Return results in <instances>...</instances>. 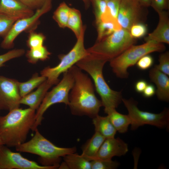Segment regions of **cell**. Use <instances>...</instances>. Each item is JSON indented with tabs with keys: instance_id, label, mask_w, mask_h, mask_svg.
<instances>
[{
	"instance_id": "obj_14",
	"label": "cell",
	"mask_w": 169,
	"mask_h": 169,
	"mask_svg": "<svg viewBox=\"0 0 169 169\" xmlns=\"http://www.w3.org/2000/svg\"><path fill=\"white\" fill-rule=\"evenodd\" d=\"M128 150V144L119 137L106 138L93 160L112 159L114 156L125 155Z\"/></svg>"
},
{
	"instance_id": "obj_40",
	"label": "cell",
	"mask_w": 169,
	"mask_h": 169,
	"mask_svg": "<svg viewBox=\"0 0 169 169\" xmlns=\"http://www.w3.org/2000/svg\"><path fill=\"white\" fill-rule=\"evenodd\" d=\"M147 84L146 80L143 79H140L137 81L135 84V90L138 93H142Z\"/></svg>"
},
{
	"instance_id": "obj_18",
	"label": "cell",
	"mask_w": 169,
	"mask_h": 169,
	"mask_svg": "<svg viewBox=\"0 0 169 169\" xmlns=\"http://www.w3.org/2000/svg\"><path fill=\"white\" fill-rule=\"evenodd\" d=\"M54 84L46 79L36 90L21 97L20 104H23L36 110L39 107L48 90Z\"/></svg>"
},
{
	"instance_id": "obj_31",
	"label": "cell",
	"mask_w": 169,
	"mask_h": 169,
	"mask_svg": "<svg viewBox=\"0 0 169 169\" xmlns=\"http://www.w3.org/2000/svg\"><path fill=\"white\" fill-rule=\"evenodd\" d=\"M18 19L0 13V36L4 37Z\"/></svg>"
},
{
	"instance_id": "obj_22",
	"label": "cell",
	"mask_w": 169,
	"mask_h": 169,
	"mask_svg": "<svg viewBox=\"0 0 169 169\" xmlns=\"http://www.w3.org/2000/svg\"><path fill=\"white\" fill-rule=\"evenodd\" d=\"M106 114L111 123L117 131L120 133L126 132L131 124V120L128 115L121 114L116 109L108 112Z\"/></svg>"
},
{
	"instance_id": "obj_37",
	"label": "cell",
	"mask_w": 169,
	"mask_h": 169,
	"mask_svg": "<svg viewBox=\"0 0 169 169\" xmlns=\"http://www.w3.org/2000/svg\"><path fill=\"white\" fill-rule=\"evenodd\" d=\"M150 6L158 13L169 9V0H151Z\"/></svg>"
},
{
	"instance_id": "obj_9",
	"label": "cell",
	"mask_w": 169,
	"mask_h": 169,
	"mask_svg": "<svg viewBox=\"0 0 169 169\" xmlns=\"http://www.w3.org/2000/svg\"><path fill=\"white\" fill-rule=\"evenodd\" d=\"M123 102L131 120V130L133 131L145 125L168 129L169 127V110L165 108L159 113L156 114L139 109L138 102L133 98H123Z\"/></svg>"
},
{
	"instance_id": "obj_23",
	"label": "cell",
	"mask_w": 169,
	"mask_h": 169,
	"mask_svg": "<svg viewBox=\"0 0 169 169\" xmlns=\"http://www.w3.org/2000/svg\"><path fill=\"white\" fill-rule=\"evenodd\" d=\"M46 79L45 77L41 75L39 76L36 73L28 81L24 82H18V88L21 97L30 93Z\"/></svg>"
},
{
	"instance_id": "obj_43",
	"label": "cell",
	"mask_w": 169,
	"mask_h": 169,
	"mask_svg": "<svg viewBox=\"0 0 169 169\" xmlns=\"http://www.w3.org/2000/svg\"><path fill=\"white\" fill-rule=\"evenodd\" d=\"M0 144H3L0 139Z\"/></svg>"
},
{
	"instance_id": "obj_16",
	"label": "cell",
	"mask_w": 169,
	"mask_h": 169,
	"mask_svg": "<svg viewBox=\"0 0 169 169\" xmlns=\"http://www.w3.org/2000/svg\"><path fill=\"white\" fill-rule=\"evenodd\" d=\"M159 20L156 29L144 38L146 42L153 41L169 44V13L166 10L158 13Z\"/></svg>"
},
{
	"instance_id": "obj_7",
	"label": "cell",
	"mask_w": 169,
	"mask_h": 169,
	"mask_svg": "<svg viewBox=\"0 0 169 169\" xmlns=\"http://www.w3.org/2000/svg\"><path fill=\"white\" fill-rule=\"evenodd\" d=\"M85 28V26H83L80 34L72 49L66 54L59 55V63L53 67H47L44 68L41 72V75L56 84L59 82L58 77L61 74L68 70L79 60L90 54L84 45Z\"/></svg>"
},
{
	"instance_id": "obj_27",
	"label": "cell",
	"mask_w": 169,
	"mask_h": 169,
	"mask_svg": "<svg viewBox=\"0 0 169 169\" xmlns=\"http://www.w3.org/2000/svg\"><path fill=\"white\" fill-rule=\"evenodd\" d=\"M70 8L64 2L60 3L54 13L53 18L59 26L67 27Z\"/></svg>"
},
{
	"instance_id": "obj_17",
	"label": "cell",
	"mask_w": 169,
	"mask_h": 169,
	"mask_svg": "<svg viewBox=\"0 0 169 169\" xmlns=\"http://www.w3.org/2000/svg\"><path fill=\"white\" fill-rule=\"evenodd\" d=\"M151 81L156 85V93L160 100L168 102L169 100V78L168 75L162 73L155 67L149 72Z\"/></svg>"
},
{
	"instance_id": "obj_32",
	"label": "cell",
	"mask_w": 169,
	"mask_h": 169,
	"mask_svg": "<svg viewBox=\"0 0 169 169\" xmlns=\"http://www.w3.org/2000/svg\"><path fill=\"white\" fill-rule=\"evenodd\" d=\"M25 53L23 49H15L0 55V67L3 66L4 63L13 59L22 56Z\"/></svg>"
},
{
	"instance_id": "obj_11",
	"label": "cell",
	"mask_w": 169,
	"mask_h": 169,
	"mask_svg": "<svg viewBox=\"0 0 169 169\" xmlns=\"http://www.w3.org/2000/svg\"><path fill=\"white\" fill-rule=\"evenodd\" d=\"M147 8L137 0H121L118 22L122 28L129 31L133 24L145 22L147 13Z\"/></svg>"
},
{
	"instance_id": "obj_26",
	"label": "cell",
	"mask_w": 169,
	"mask_h": 169,
	"mask_svg": "<svg viewBox=\"0 0 169 169\" xmlns=\"http://www.w3.org/2000/svg\"><path fill=\"white\" fill-rule=\"evenodd\" d=\"M51 53L44 45L39 47L31 49L27 51L26 56L28 62L35 64L38 61H44L49 58Z\"/></svg>"
},
{
	"instance_id": "obj_1",
	"label": "cell",
	"mask_w": 169,
	"mask_h": 169,
	"mask_svg": "<svg viewBox=\"0 0 169 169\" xmlns=\"http://www.w3.org/2000/svg\"><path fill=\"white\" fill-rule=\"evenodd\" d=\"M74 79L69 96V105L72 114L86 115L93 118L98 115L102 106L101 100L95 93L94 84L88 75L76 65L69 69Z\"/></svg>"
},
{
	"instance_id": "obj_39",
	"label": "cell",
	"mask_w": 169,
	"mask_h": 169,
	"mask_svg": "<svg viewBox=\"0 0 169 169\" xmlns=\"http://www.w3.org/2000/svg\"><path fill=\"white\" fill-rule=\"evenodd\" d=\"M155 86L152 84L147 85L142 92L143 96L146 98H150L153 96L156 93Z\"/></svg>"
},
{
	"instance_id": "obj_10",
	"label": "cell",
	"mask_w": 169,
	"mask_h": 169,
	"mask_svg": "<svg viewBox=\"0 0 169 169\" xmlns=\"http://www.w3.org/2000/svg\"><path fill=\"white\" fill-rule=\"evenodd\" d=\"M52 0H48L40 8L36 10L31 16L18 19L13 24L1 44V48L10 49L14 46L15 38L21 33L36 26L39 18L49 11L52 7Z\"/></svg>"
},
{
	"instance_id": "obj_3",
	"label": "cell",
	"mask_w": 169,
	"mask_h": 169,
	"mask_svg": "<svg viewBox=\"0 0 169 169\" xmlns=\"http://www.w3.org/2000/svg\"><path fill=\"white\" fill-rule=\"evenodd\" d=\"M108 60L90 53L79 60L76 65L87 72L92 78L97 92L100 96L105 113L116 109L122 102L121 91L111 89L105 81L103 74Z\"/></svg>"
},
{
	"instance_id": "obj_38",
	"label": "cell",
	"mask_w": 169,
	"mask_h": 169,
	"mask_svg": "<svg viewBox=\"0 0 169 169\" xmlns=\"http://www.w3.org/2000/svg\"><path fill=\"white\" fill-rule=\"evenodd\" d=\"M33 10H36L41 8L47 0H18Z\"/></svg>"
},
{
	"instance_id": "obj_28",
	"label": "cell",
	"mask_w": 169,
	"mask_h": 169,
	"mask_svg": "<svg viewBox=\"0 0 169 169\" xmlns=\"http://www.w3.org/2000/svg\"><path fill=\"white\" fill-rule=\"evenodd\" d=\"M121 0H109L106 1L107 7L101 18L102 22H111L117 20V17Z\"/></svg>"
},
{
	"instance_id": "obj_5",
	"label": "cell",
	"mask_w": 169,
	"mask_h": 169,
	"mask_svg": "<svg viewBox=\"0 0 169 169\" xmlns=\"http://www.w3.org/2000/svg\"><path fill=\"white\" fill-rule=\"evenodd\" d=\"M166 49L163 44L153 41L139 45H133L110 60V66L117 77L127 78L129 75L128 68L136 64L141 57L154 52H163Z\"/></svg>"
},
{
	"instance_id": "obj_30",
	"label": "cell",
	"mask_w": 169,
	"mask_h": 169,
	"mask_svg": "<svg viewBox=\"0 0 169 169\" xmlns=\"http://www.w3.org/2000/svg\"><path fill=\"white\" fill-rule=\"evenodd\" d=\"M90 161L91 169H115L120 165L117 161L112 159H96Z\"/></svg>"
},
{
	"instance_id": "obj_42",
	"label": "cell",
	"mask_w": 169,
	"mask_h": 169,
	"mask_svg": "<svg viewBox=\"0 0 169 169\" xmlns=\"http://www.w3.org/2000/svg\"><path fill=\"white\" fill-rule=\"evenodd\" d=\"M84 2L85 7L87 8L90 5V3H91L90 0H82Z\"/></svg>"
},
{
	"instance_id": "obj_33",
	"label": "cell",
	"mask_w": 169,
	"mask_h": 169,
	"mask_svg": "<svg viewBox=\"0 0 169 169\" xmlns=\"http://www.w3.org/2000/svg\"><path fill=\"white\" fill-rule=\"evenodd\" d=\"M94 9L96 23L100 21L102 15L107 7V2L104 0H90Z\"/></svg>"
},
{
	"instance_id": "obj_15",
	"label": "cell",
	"mask_w": 169,
	"mask_h": 169,
	"mask_svg": "<svg viewBox=\"0 0 169 169\" xmlns=\"http://www.w3.org/2000/svg\"><path fill=\"white\" fill-rule=\"evenodd\" d=\"M34 12L18 0H0V13L18 19L29 17Z\"/></svg>"
},
{
	"instance_id": "obj_34",
	"label": "cell",
	"mask_w": 169,
	"mask_h": 169,
	"mask_svg": "<svg viewBox=\"0 0 169 169\" xmlns=\"http://www.w3.org/2000/svg\"><path fill=\"white\" fill-rule=\"evenodd\" d=\"M129 32L134 38H140L144 36L147 32V26L144 23H139L133 24Z\"/></svg>"
},
{
	"instance_id": "obj_21",
	"label": "cell",
	"mask_w": 169,
	"mask_h": 169,
	"mask_svg": "<svg viewBox=\"0 0 169 169\" xmlns=\"http://www.w3.org/2000/svg\"><path fill=\"white\" fill-rule=\"evenodd\" d=\"M92 119L95 132L100 133L105 138L115 137L117 131L107 115L102 116L98 115Z\"/></svg>"
},
{
	"instance_id": "obj_13",
	"label": "cell",
	"mask_w": 169,
	"mask_h": 169,
	"mask_svg": "<svg viewBox=\"0 0 169 169\" xmlns=\"http://www.w3.org/2000/svg\"><path fill=\"white\" fill-rule=\"evenodd\" d=\"M16 79L0 75V110L19 108L21 97Z\"/></svg>"
},
{
	"instance_id": "obj_20",
	"label": "cell",
	"mask_w": 169,
	"mask_h": 169,
	"mask_svg": "<svg viewBox=\"0 0 169 169\" xmlns=\"http://www.w3.org/2000/svg\"><path fill=\"white\" fill-rule=\"evenodd\" d=\"M64 161L58 169H91L90 161L75 152L68 154L63 157Z\"/></svg>"
},
{
	"instance_id": "obj_44",
	"label": "cell",
	"mask_w": 169,
	"mask_h": 169,
	"mask_svg": "<svg viewBox=\"0 0 169 169\" xmlns=\"http://www.w3.org/2000/svg\"><path fill=\"white\" fill-rule=\"evenodd\" d=\"M105 0V1H108V0Z\"/></svg>"
},
{
	"instance_id": "obj_2",
	"label": "cell",
	"mask_w": 169,
	"mask_h": 169,
	"mask_svg": "<svg viewBox=\"0 0 169 169\" xmlns=\"http://www.w3.org/2000/svg\"><path fill=\"white\" fill-rule=\"evenodd\" d=\"M35 110L19 108L0 116V139L8 147H16L24 142L35 120Z\"/></svg>"
},
{
	"instance_id": "obj_35",
	"label": "cell",
	"mask_w": 169,
	"mask_h": 169,
	"mask_svg": "<svg viewBox=\"0 0 169 169\" xmlns=\"http://www.w3.org/2000/svg\"><path fill=\"white\" fill-rule=\"evenodd\" d=\"M159 64L154 67L157 69L169 75V52L166 51L161 54L159 57Z\"/></svg>"
},
{
	"instance_id": "obj_36",
	"label": "cell",
	"mask_w": 169,
	"mask_h": 169,
	"mask_svg": "<svg viewBox=\"0 0 169 169\" xmlns=\"http://www.w3.org/2000/svg\"><path fill=\"white\" fill-rule=\"evenodd\" d=\"M153 63L154 59L152 57L147 54L141 57L136 64L139 69L141 70H145L150 68Z\"/></svg>"
},
{
	"instance_id": "obj_19",
	"label": "cell",
	"mask_w": 169,
	"mask_h": 169,
	"mask_svg": "<svg viewBox=\"0 0 169 169\" xmlns=\"http://www.w3.org/2000/svg\"><path fill=\"white\" fill-rule=\"evenodd\" d=\"M105 139L100 133L95 132L91 137L82 146L81 155L90 161L92 160L96 157Z\"/></svg>"
},
{
	"instance_id": "obj_29",
	"label": "cell",
	"mask_w": 169,
	"mask_h": 169,
	"mask_svg": "<svg viewBox=\"0 0 169 169\" xmlns=\"http://www.w3.org/2000/svg\"><path fill=\"white\" fill-rule=\"evenodd\" d=\"M45 38V36L42 33L30 31L27 41V45L30 49L40 47L43 45Z\"/></svg>"
},
{
	"instance_id": "obj_12",
	"label": "cell",
	"mask_w": 169,
	"mask_h": 169,
	"mask_svg": "<svg viewBox=\"0 0 169 169\" xmlns=\"http://www.w3.org/2000/svg\"><path fill=\"white\" fill-rule=\"evenodd\" d=\"M59 165H40L12 151L4 144H0V169H55Z\"/></svg>"
},
{
	"instance_id": "obj_24",
	"label": "cell",
	"mask_w": 169,
	"mask_h": 169,
	"mask_svg": "<svg viewBox=\"0 0 169 169\" xmlns=\"http://www.w3.org/2000/svg\"><path fill=\"white\" fill-rule=\"evenodd\" d=\"M97 32V41L98 42L114 32L120 30L122 27L118 21L96 23Z\"/></svg>"
},
{
	"instance_id": "obj_6",
	"label": "cell",
	"mask_w": 169,
	"mask_h": 169,
	"mask_svg": "<svg viewBox=\"0 0 169 169\" xmlns=\"http://www.w3.org/2000/svg\"><path fill=\"white\" fill-rule=\"evenodd\" d=\"M136 40L128 30L122 28L87 49L88 52L109 61L134 45Z\"/></svg>"
},
{
	"instance_id": "obj_41",
	"label": "cell",
	"mask_w": 169,
	"mask_h": 169,
	"mask_svg": "<svg viewBox=\"0 0 169 169\" xmlns=\"http://www.w3.org/2000/svg\"><path fill=\"white\" fill-rule=\"evenodd\" d=\"M143 6L147 8L150 6L151 0H137Z\"/></svg>"
},
{
	"instance_id": "obj_45",
	"label": "cell",
	"mask_w": 169,
	"mask_h": 169,
	"mask_svg": "<svg viewBox=\"0 0 169 169\" xmlns=\"http://www.w3.org/2000/svg\"></svg>"
},
{
	"instance_id": "obj_25",
	"label": "cell",
	"mask_w": 169,
	"mask_h": 169,
	"mask_svg": "<svg viewBox=\"0 0 169 169\" xmlns=\"http://www.w3.org/2000/svg\"><path fill=\"white\" fill-rule=\"evenodd\" d=\"M83 26L80 11L75 8H70L67 27L73 31L78 38Z\"/></svg>"
},
{
	"instance_id": "obj_8",
	"label": "cell",
	"mask_w": 169,
	"mask_h": 169,
	"mask_svg": "<svg viewBox=\"0 0 169 169\" xmlns=\"http://www.w3.org/2000/svg\"><path fill=\"white\" fill-rule=\"evenodd\" d=\"M74 83L73 76L69 70L63 73L61 80L51 90L47 93L37 109L35 122L31 130L34 131L41 125L44 114L50 106L59 103H63L66 105H69V94Z\"/></svg>"
},
{
	"instance_id": "obj_4",
	"label": "cell",
	"mask_w": 169,
	"mask_h": 169,
	"mask_svg": "<svg viewBox=\"0 0 169 169\" xmlns=\"http://www.w3.org/2000/svg\"><path fill=\"white\" fill-rule=\"evenodd\" d=\"M34 131V136L29 141L16 146V150L39 156L43 166L59 165L62 157L76 151L75 147L64 148L56 146L44 137L38 128Z\"/></svg>"
}]
</instances>
